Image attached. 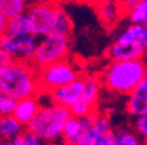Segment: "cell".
I'll use <instances>...</instances> for the list:
<instances>
[{"label":"cell","mask_w":147,"mask_h":145,"mask_svg":"<svg viewBox=\"0 0 147 145\" xmlns=\"http://www.w3.org/2000/svg\"><path fill=\"white\" fill-rule=\"evenodd\" d=\"M98 112L91 114L84 118H76L71 115L70 118L66 120L62 130V141L63 145H76L83 133L88 130V127L93 123L95 118L97 116Z\"/></svg>","instance_id":"ba28073f"},{"label":"cell","mask_w":147,"mask_h":145,"mask_svg":"<svg viewBox=\"0 0 147 145\" xmlns=\"http://www.w3.org/2000/svg\"><path fill=\"white\" fill-rule=\"evenodd\" d=\"M114 142L116 145H141L137 133L125 128L114 131Z\"/></svg>","instance_id":"44dd1931"},{"label":"cell","mask_w":147,"mask_h":145,"mask_svg":"<svg viewBox=\"0 0 147 145\" xmlns=\"http://www.w3.org/2000/svg\"><path fill=\"white\" fill-rule=\"evenodd\" d=\"M112 130V123L108 114H97L93 123L88 127V130L83 133V136L78 141L76 145H89L95 141L96 139L107 133L108 131Z\"/></svg>","instance_id":"8fae6325"},{"label":"cell","mask_w":147,"mask_h":145,"mask_svg":"<svg viewBox=\"0 0 147 145\" xmlns=\"http://www.w3.org/2000/svg\"><path fill=\"white\" fill-rule=\"evenodd\" d=\"M97 13L102 25L112 26L119 17L121 8L117 0H98L97 1Z\"/></svg>","instance_id":"5bb4252c"},{"label":"cell","mask_w":147,"mask_h":145,"mask_svg":"<svg viewBox=\"0 0 147 145\" xmlns=\"http://www.w3.org/2000/svg\"><path fill=\"white\" fill-rule=\"evenodd\" d=\"M84 79H86V76H79L76 80H74L70 84L59 86V88L49 92V93L42 94L49 96L51 103H54V105H59L70 109L82 96L83 89H84Z\"/></svg>","instance_id":"52a82bcc"},{"label":"cell","mask_w":147,"mask_h":145,"mask_svg":"<svg viewBox=\"0 0 147 145\" xmlns=\"http://www.w3.org/2000/svg\"><path fill=\"white\" fill-rule=\"evenodd\" d=\"M117 43H133L139 42L147 46V27L146 25L131 24L116 38Z\"/></svg>","instance_id":"2e32d148"},{"label":"cell","mask_w":147,"mask_h":145,"mask_svg":"<svg viewBox=\"0 0 147 145\" xmlns=\"http://www.w3.org/2000/svg\"><path fill=\"white\" fill-rule=\"evenodd\" d=\"M70 116L71 112L67 107L54 103L49 106H41L34 118L25 128L46 142L54 145V142L62 140V130Z\"/></svg>","instance_id":"3957f363"},{"label":"cell","mask_w":147,"mask_h":145,"mask_svg":"<svg viewBox=\"0 0 147 145\" xmlns=\"http://www.w3.org/2000/svg\"><path fill=\"white\" fill-rule=\"evenodd\" d=\"M146 79V63L143 59L138 60H123L112 61L105 68L101 85L108 90L122 96H129L134 90L142 80Z\"/></svg>","instance_id":"7a4b0ae2"},{"label":"cell","mask_w":147,"mask_h":145,"mask_svg":"<svg viewBox=\"0 0 147 145\" xmlns=\"http://www.w3.org/2000/svg\"><path fill=\"white\" fill-rule=\"evenodd\" d=\"M89 145H116V142H114V131L113 130L108 131L107 133L101 135L98 139H96Z\"/></svg>","instance_id":"484cf974"},{"label":"cell","mask_w":147,"mask_h":145,"mask_svg":"<svg viewBox=\"0 0 147 145\" xmlns=\"http://www.w3.org/2000/svg\"><path fill=\"white\" fill-rule=\"evenodd\" d=\"M36 1H40V0H26V3H36Z\"/></svg>","instance_id":"d6a6232c"},{"label":"cell","mask_w":147,"mask_h":145,"mask_svg":"<svg viewBox=\"0 0 147 145\" xmlns=\"http://www.w3.org/2000/svg\"><path fill=\"white\" fill-rule=\"evenodd\" d=\"M49 1H53V3H55V4H61L62 1H66V0H49Z\"/></svg>","instance_id":"1f68e13d"},{"label":"cell","mask_w":147,"mask_h":145,"mask_svg":"<svg viewBox=\"0 0 147 145\" xmlns=\"http://www.w3.org/2000/svg\"><path fill=\"white\" fill-rule=\"evenodd\" d=\"M25 127L18 120H16L12 115L0 116V139L11 141L12 139L20 136Z\"/></svg>","instance_id":"e0dca14e"},{"label":"cell","mask_w":147,"mask_h":145,"mask_svg":"<svg viewBox=\"0 0 147 145\" xmlns=\"http://www.w3.org/2000/svg\"><path fill=\"white\" fill-rule=\"evenodd\" d=\"M68 51H70V37L58 33L47 34L41 37V41L37 42V47L30 64L36 69H38L66 59Z\"/></svg>","instance_id":"277c9868"},{"label":"cell","mask_w":147,"mask_h":145,"mask_svg":"<svg viewBox=\"0 0 147 145\" xmlns=\"http://www.w3.org/2000/svg\"><path fill=\"white\" fill-rule=\"evenodd\" d=\"M0 50L5 52L11 60H16L17 56V46H16V38L4 33L0 35Z\"/></svg>","instance_id":"7402d4cb"},{"label":"cell","mask_w":147,"mask_h":145,"mask_svg":"<svg viewBox=\"0 0 147 145\" xmlns=\"http://www.w3.org/2000/svg\"><path fill=\"white\" fill-rule=\"evenodd\" d=\"M17 100L5 94H0V116H8L15 111Z\"/></svg>","instance_id":"603a6c76"},{"label":"cell","mask_w":147,"mask_h":145,"mask_svg":"<svg viewBox=\"0 0 147 145\" xmlns=\"http://www.w3.org/2000/svg\"><path fill=\"white\" fill-rule=\"evenodd\" d=\"M7 21H8V18L4 17L1 13H0V35H3L5 33V27H7Z\"/></svg>","instance_id":"83f0119b"},{"label":"cell","mask_w":147,"mask_h":145,"mask_svg":"<svg viewBox=\"0 0 147 145\" xmlns=\"http://www.w3.org/2000/svg\"><path fill=\"white\" fill-rule=\"evenodd\" d=\"M37 42H38V37L33 35V34L17 37L16 38V46H17L16 60L30 61L32 57H33L34 51H36Z\"/></svg>","instance_id":"9a60e30c"},{"label":"cell","mask_w":147,"mask_h":145,"mask_svg":"<svg viewBox=\"0 0 147 145\" xmlns=\"http://www.w3.org/2000/svg\"><path fill=\"white\" fill-rule=\"evenodd\" d=\"M134 127H135V132H137L138 135H141L144 139V137L147 136V115L138 116V118L135 119Z\"/></svg>","instance_id":"d4e9b609"},{"label":"cell","mask_w":147,"mask_h":145,"mask_svg":"<svg viewBox=\"0 0 147 145\" xmlns=\"http://www.w3.org/2000/svg\"><path fill=\"white\" fill-rule=\"evenodd\" d=\"M83 1H98V0H83Z\"/></svg>","instance_id":"836d02e7"},{"label":"cell","mask_w":147,"mask_h":145,"mask_svg":"<svg viewBox=\"0 0 147 145\" xmlns=\"http://www.w3.org/2000/svg\"><path fill=\"white\" fill-rule=\"evenodd\" d=\"M40 107H41V105L36 97L22 98V100L17 101L12 116L16 120L20 122L24 127H26L28 124L30 123L32 119L34 118V115L37 114V111H38Z\"/></svg>","instance_id":"7c38bea8"},{"label":"cell","mask_w":147,"mask_h":145,"mask_svg":"<svg viewBox=\"0 0 147 145\" xmlns=\"http://www.w3.org/2000/svg\"><path fill=\"white\" fill-rule=\"evenodd\" d=\"M129 21L137 25H147V0H139L127 11Z\"/></svg>","instance_id":"ffe728a7"},{"label":"cell","mask_w":147,"mask_h":145,"mask_svg":"<svg viewBox=\"0 0 147 145\" xmlns=\"http://www.w3.org/2000/svg\"><path fill=\"white\" fill-rule=\"evenodd\" d=\"M9 142H11V145H25L24 141H22V139H21V135L17 136V137H15V139H12Z\"/></svg>","instance_id":"f546056e"},{"label":"cell","mask_w":147,"mask_h":145,"mask_svg":"<svg viewBox=\"0 0 147 145\" xmlns=\"http://www.w3.org/2000/svg\"><path fill=\"white\" fill-rule=\"evenodd\" d=\"M21 139L25 145H51V144H49V142H46L45 140L40 139L37 135H34L33 132H30V131L26 130V128L22 131Z\"/></svg>","instance_id":"cb8c5ba5"},{"label":"cell","mask_w":147,"mask_h":145,"mask_svg":"<svg viewBox=\"0 0 147 145\" xmlns=\"http://www.w3.org/2000/svg\"><path fill=\"white\" fill-rule=\"evenodd\" d=\"M80 76L79 71L68 60L63 59L61 61L53 63L50 65L37 69V79L41 93H49L54 89L67 85L76 80Z\"/></svg>","instance_id":"5b68a950"},{"label":"cell","mask_w":147,"mask_h":145,"mask_svg":"<svg viewBox=\"0 0 147 145\" xmlns=\"http://www.w3.org/2000/svg\"><path fill=\"white\" fill-rule=\"evenodd\" d=\"M26 0H0V13L7 18L26 12Z\"/></svg>","instance_id":"ac0fdd59"},{"label":"cell","mask_w":147,"mask_h":145,"mask_svg":"<svg viewBox=\"0 0 147 145\" xmlns=\"http://www.w3.org/2000/svg\"><path fill=\"white\" fill-rule=\"evenodd\" d=\"M5 34L17 38L21 35H28V34H33L34 35V27L32 18L29 17L26 12L17 15L12 18H8L5 27Z\"/></svg>","instance_id":"4fadbf2b"},{"label":"cell","mask_w":147,"mask_h":145,"mask_svg":"<svg viewBox=\"0 0 147 145\" xmlns=\"http://www.w3.org/2000/svg\"><path fill=\"white\" fill-rule=\"evenodd\" d=\"M0 94L17 101L40 94L37 69L30 61L11 60L0 68Z\"/></svg>","instance_id":"6da1fadb"},{"label":"cell","mask_w":147,"mask_h":145,"mask_svg":"<svg viewBox=\"0 0 147 145\" xmlns=\"http://www.w3.org/2000/svg\"><path fill=\"white\" fill-rule=\"evenodd\" d=\"M146 45H142L139 42L133 43H117L108 48V56L112 59V61H123V60H138L143 59L146 54Z\"/></svg>","instance_id":"9c48e42d"},{"label":"cell","mask_w":147,"mask_h":145,"mask_svg":"<svg viewBox=\"0 0 147 145\" xmlns=\"http://www.w3.org/2000/svg\"><path fill=\"white\" fill-rule=\"evenodd\" d=\"M0 145H11V142L7 141V140H1V139H0Z\"/></svg>","instance_id":"4dcf8cb0"},{"label":"cell","mask_w":147,"mask_h":145,"mask_svg":"<svg viewBox=\"0 0 147 145\" xmlns=\"http://www.w3.org/2000/svg\"><path fill=\"white\" fill-rule=\"evenodd\" d=\"M26 13L32 18L34 27V35L43 37L54 33L57 4L49 0H40L26 8Z\"/></svg>","instance_id":"8992f818"},{"label":"cell","mask_w":147,"mask_h":145,"mask_svg":"<svg viewBox=\"0 0 147 145\" xmlns=\"http://www.w3.org/2000/svg\"><path fill=\"white\" fill-rule=\"evenodd\" d=\"M72 31V21L67 12L62 8L61 4H57V17H55V29L54 33L70 37Z\"/></svg>","instance_id":"d6986e66"},{"label":"cell","mask_w":147,"mask_h":145,"mask_svg":"<svg viewBox=\"0 0 147 145\" xmlns=\"http://www.w3.org/2000/svg\"><path fill=\"white\" fill-rule=\"evenodd\" d=\"M138 1H139V0H118V5H119V8H121V11H126V12H127L129 9L133 8Z\"/></svg>","instance_id":"4316f807"},{"label":"cell","mask_w":147,"mask_h":145,"mask_svg":"<svg viewBox=\"0 0 147 145\" xmlns=\"http://www.w3.org/2000/svg\"><path fill=\"white\" fill-rule=\"evenodd\" d=\"M9 61H11V59L8 57V55L0 50V68H1V67H4L5 64H8Z\"/></svg>","instance_id":"f1b7e54d"},{"label":"cell","mask_w":147,"mask_h":145,"mask_svg":"<svg viewBox=\"0 0 147 145\" xmlns=\"http://www.w3.org/2000/svg\"><path fill=\"white\" fill-rule=\"evenodd\" d=\"M126 111L135 118L147 115V79L142 80L141 84L129 93Z\"/></svg>","instance_id":"30bf717a"}]
</instances>
